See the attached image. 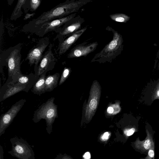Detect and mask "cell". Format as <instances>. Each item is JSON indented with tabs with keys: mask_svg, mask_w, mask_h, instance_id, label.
<instances>
[{
	"mask_svg": "<svg viewBox=\"0 0 159 159\" xmlns=\"http://www.w3.org/2000/svg\"><path fill=\"white\" fill-rule=\"evenodd\" d=\"M92 1L91 0H67L43 12L37 18L25 24L22 30L25 32L34 26L76 13L82 7Z\"/></svg>",
	"mask_w": 159,
	"mask_h": 159,
	"instance_id": "cell-1",
	"label": "cell"
},
{
	"mask_svg": "<svg viewBox=\"0 0 159 159\" xmlns=\"http://www.w3.org/2000/svg\"><path fill=\"white\" fill-rule=\"evenodd\" d=\"M21 44L19 43L3 52L0 55L1 63H5L8 68V79L6 82L14 83L22 75L20 70Z\"/></svg>",
	"mask_w": 159,
	"mask_h": 159,
	"instance_id": "cell-2",
	"label": "cell"
},
{
	"mask_svg": "<svg viewBox=\"0 0 159 159\" xmlns=\"http://www.w3.org/2000/svg\"><path fill=\"white\" fill-rule=\"evenodd\" d=\"M109 29L113 33L112 39L99 52L95 55L92 61H111L121 54L123 49L122 36L111 27Z\"/></svg>",
	"mask_w": 159,
	"mask_h": 159,
	"instance_id": "cell-3",
	"label": "cell"
},
{
	"mask_svg": "<svg viewBox=\"0 0 159 159\" xmlns=\"http://www.w3.org/2000/svg\"><path fill=\"white\" fill-rule=\"evenodd\" d=\"M55 98L51 97L43 103L34 112L33 120L35 123L44 119L46 123V130L49 134L52 132V125L58 118L57 105L55 104Z\"/></svg>",
	"mask_w": 159,
	"mask_h": 159,
	"instance_id": "cell-4",
	"label": "cell"
},
{
	"mask_svg": "<svg viewBox=\"0 0 159 159\" xmlns=\"http://www.w3.org/2000/svg\"><path fill=\"white\" fill-rule=\"evenodd\" d=\"M11 150L8 153L18 159H35L34 152L31 146L25 140L17 136L10 139Z\"/></svg>",
	"mask_w": 159,
	"mask_h": 159,
	"instance_id": "cell-5",
	"label": "cell"
},
{
	"mask_svg": "<svg viewBox=\"0 0 159 159\" xmlns=\"http://www.w3.org/2000/svg\"><path fill=\"white\" fill-rule=\"evenodd\" d=\"M76 13L68 16L54 19L43 24L34 26L25 31L34 34L40 37H43L47 33L56 32L65 23L76 16Z\"/></svg>",
	"mask_w": 159,
	"mask_h": 159,
	"instance_id": "cell-6",
	"label": "cell"
},
{
	"mask_svg": "<svg viewBox=\"0 0 159 159\" xmlns=\"http://www.w3.org/2000/svg\"><path fill=\"white\" fill-rule=\"evenodd\" d=\"M85 21L84 19L78 15L65 23L55 32L57 33L54 40L57 39L59 43L81 29V26Z\"/></svg>",
	"mask_w": 159,
	"mask_h": 159,
	"instance_id": "cell-7",
	"label": "cell"
},
{
	"mask_svg": "<svg viewBox=\"0 0 159 159\" xmlns=\"http://www.w3.org/2000/svg\"><path fill=\"white\" fill-rule=\"evenodd\" d=\"M49 38L46 37L39 40L37 44L30 49L25 59L29 61V64L31 66L35 64L34 68L38 67L46 48L50 44Z\"/></svg>",
	"mask_w": 159,
	"mask_h": 159,
	"instance_id": "cell-8",
	"label": "cell"
},
{
	"mask_svg": "<svg viewBox=\"0 0 159 159\" xmlns=\"http://www.w3.org/2000/svg\"><path fill=\"white\" fill-rule=\"evenodd\" d=\"M25 102V99L19 100L13 105L7 111L1 115L0 117V136L4 134L6 129L12 122Z\"/></svg>",
	"mask_w": 159,
	"mask_h": 159,
	"instance_id": "cell-9",
	"label": "cell"
},
{
	"mask_svg": "<svg viewBox=\"0 0 159 159\" xmlns=\"http://www.w3.org/2000/svg\"><path fill=\"white\" fill-rule=\"evenodd\" d=\"M52 44L50 43L48 50L43 54L38 67L34 68L35 73L39 76L44 72L47 73L48 71L52 70L55 67L57 59L52 52Z\"/></svg>",
	"mask_w": 159,
	"mask_h": 159,
	"instance_id": "cell-10",
	"label": "cell"
},
{
	"mask_svg": "<svg viewBox=\"0 0 159 159\" xmlns=\"http://www.w3.org/2000/svg\"><path fill=\"white\" fill-rule=\"evenodd\" d=\"M98 45L97 42L89 43L86 41L77 45L71 49L68 54V58L85 57L94 51Z\"/></svg>",
	"mask_w": 159,
	"mask_h": 159,
	"instance_id": "cell-11",
	"label": "cell"
},
{
	"mask_svg": "<svg viewBox=\"0 0 159 159\" xmlns=\"http://www.w3.org/2000/svg\"><path fill=\"white\" fill-rule=\"evenodd\" d=\"M26 87L25 84L17 82L14 83L6 82L0 89V102L4 101L20 92L24 91Z\"/></svg>",
	"mask_w": 159,
	"mask_h": 159,
	"instance_id": "cell-12",
	"label": "cell"
},
{
	"mask_svg": "<svg viewBox=\"0 0 159 159\" xmlns=\"http://www.w3.org/2000/svg\"><path fill=\"white\" fill-rule=\"evenodd\" d=\"M88 27H85L74 33L64 40L59 43L57 50L59 55H61L68 50L81 36L86 30Z\"/></svg>",
	"mask_w": 159,
	"mask_h": 159,
	"instance_id": "cell-13",
	"label": "cell"
},
{
	"mask_svg": "<svg viewBox=\"0 0 159 159\" xmlns=\"http://www.w3.org/2000/svg\"><path fill=\"white\" fill-rule=\"evenodd\" d=\"M39 76L36 74L31 73L28 75L22 74L18 79V83L26 85L24 91L28 92L38 81Z\"/></svg>",
	"mask_w": 159,
	"mask_h": 159,
	"instance_id": "cell-14",
	"label": "cell"
},
{
	"mask_svg": "<svg viewBox=\"0 0 159 159\" xmlns=\"http://www.w3.org/2000/svg\"><path fill=\"white\" fill-rule=\"evenodd\" d=\"M45 72L41 75L38 81L33 86L32 92L34 94L40 96L46 92L45 81L47 77L46 74Z\"/></svg>",
	"mask_w": 159,
	"mask_h": 159,
	"instance_id": "cell-15",
	"label": "cell"
},
{
	"mask_svg": "<svg viewBox=\"0 0 159 159\" xmlns=\"http://www.w3.org/2000/svg\"><path fill=\"white\" fill-rule=\"evenodd\" d=\"M60 74L56 73L53 75H49L47 76L45 81V91L49 92L57 86Z\"/></svg>",
	"mask_w": 159,
	"mask_h": 159,
	"instance_id": "cell-16",
	"label": "cell"
},
{
	"mask_svg": "<svg viewBox=\"0 0 159 159\" xmlns=\"http://www.w3.org/2000/svg\"><path fill=\"white\" fill-rule=\"evenodd\" d=\"M26 0H18L14 9L11 14L10 19L11 20H16L20 17L23 13L21 8L26 2Z\"/></svg>",
	"mask_w": 159,
	"mask_h": 159,
	"instance_id": "cell-17",
	"label": "cell"
},
{
	"mask_svg": "<svg viewBox=\"0 0 159 159\" xmlns=\"http://www.w3.org/2000/svg\"><path fill=\"white\" fill-rule=\"evenodd\" d=\"M109 16L113 20L121 23H126L130 19V17L128 15L121 13L111 14Z\"/></svg>",
	"mask_w": 159,
	"mask_h": 159,
	"instance_id": "cell-18",
	"label": "cell"
},
{
	"mask_svg": "<svg viewBox=\"0 0 159 159\" xmlns=\"http://www.w3.org/2000/svg\"><path fill=\"white\" fill-rule=\"evenodd\" d=\"M70 69L69 68L65 67L62 73L61 78L59 83V85H61L65 81L68 76L70 73Z\"/></svg>",
	"mask_w": 159,
	"mask_h": 159,
	"instance_id": "cell-19",
	"label": "cell"
},
{
	"mask_svg": "<svg viewBox=\"0 0 159 159\" xmlns=\"http://www.w3.org/2000/svg\"><path fill=\"white\" fill-rule=\"evenodd\" d=\"M41 0H31L30 1V8L32 11H35L41 3Z\"/></svg>",
	"mask_w": 159,
	"mask_h": 159,
	"instance_id": "cell-20",
	"label": "cell"
},
{
	"mask_svg": "<svg viewBox=\"0 0 159 159\" xmlns=\"http://www.w3.org/2000/svg\"><path fill=\"white\" fill-rule=\"evenodd\" d=\"M151 140L150 139H147L142 142L141 145L143 148L148 150L151 147Z\"/></svg>",
	"mask_w": 159,
	"mask_h": 159,
	"instance_id": "cell-21",
	"label": "cell"
},
{
	"mask_svg": "<svg viewBox=\"0 0 159 159\" xmlns=\"http://www.w3.org/2000/svg\"><path fill=\"white\" fill-rule=\"evenodd\" d=\"M98 102L95 99H92L89 105V107L90 109L92 110L95 109L97 107Z\"/></svg>",
	"mask_w": 159,
	"mask_h": 159,
	"instance_id": "cell-22",
	"label": "cell"
},
{
	"mask_svg": "<svg viewBox=\"0 0 159 159\" xmlns=\"http://www.w3.org/2000/svg\"><path fill=\"white\" fill-rule=\"evenodd\" d=\"M54 159H69L66 156L62 155L61 154H59L57 155Z\"/></svg>",
	"mask_w": 159,
	"mask_h": 159,
	"instance_id": "cell-23",
	"label": "cell"
},
{
	"mask_svg": "<svg viewBox=\"0 0 159 159\" xmlns=\"http://www.w3.org/2000/svg\"><path fill=\"white\" fill-rule=\"evenodd\" d=\"M4 152L3 147L1 145H0V159H4Z\"/></svg>",
	"mask_w": 159,
	"mask_h": 159,
	"instance_id": "cell-24",
	"label": "cell"
},
{
	"mask_svg": "<svg viewBox=\"0 0 159 159\" xmlns=\"http://www.w3.org/2000/svg\"><path fill=\"white\" fill-rule=\"evenodd\" d=\"M83 157L84 159H90L91 158L90 154L89 152H87L85 153Z\"/></svg>",
	"mask_w": 159,
	"mask_h": 159,
	"instance_id": "cell-25",
	"label": "cell"
},
{
	"mask_svg": "<svg viewBox=\"0 0 159 159\" xmlns=\"http://www.w3.org/2000/svg\"><path fill=\"white\" fill-rule=\"evenodd\" d=\"M135 131V129L134 128H132L129 130L127 133V135L128 136H129L132 134L134 133Z\"/></svg>",
	"mask_w": 159,
	"mask_h": 159,
	"instance_id": "cell-26",
	"label": "cell"
},
{
	"mask_svg": "<svg viewBox=\"0 0 159 159\" xmlns=\"http://www.w3.org/2000/svg\"><path fill=\"white\" fill-rule=\"evenodd\" d=\"M109 136V134L108 132H105L103 136H102V139L103 140H107Z\"/></svg>",
	"mask_w": 159,
	"mask_h": 159,
	"instance_id": "cell-27",
	"label": "cell"
},
{
	"mask_svg": "<svg viewBox=\"0 0 159 159\" xmlns=\"http://www.w3.org/2000/svg\"><path fill=\"white\" fill-rule=\"evenodd\" d=\"M148 156L151 157H153L154 156V152L153 150L152 149H150L148 152Z\"/></svg>",
	"mask_w": 159,
	"mask_h": 159,
	"instance_id": "cell-28",
	"label": "cell"
},
{
	"mask_svg": "<svg viewBox=\"0 0 159 159\" xmlns=\"http://www.w3.org/2000/svg\"><path fill=\"white\" fill-rule=\"evenodd\" d=\"M35 13H32L31 14H27L25 16V18L24 19V20H26V19H28L29 18H30V17L31 16H34V15Z\"/></svg>",
	"mask_w": 159,
	"mask_h": 159,
	"instance_id": "cell-29",
	"label": "cell"
},
{
	"mask_svg": "<svg viewBox=\"0 0 159 159\" xmlns=\"http://www.w3.org/2000/svg\"><path fill=\"white\" fill-rule=\"evenodd\" d=\"M114 111L113 107H109L107 109V112L109 113H112Z\"/></svg>",
	"mask_w": 159,
	"mask_h": 159,
	"instance_id": "cell-30",
	"label": "cell"
},
{
	"mask_svg": "<svg viewBox=\"0 0 159 159\" xmlns=\"http://www.w3.org/2000/svg\"><path fill=\"white\" fill-rule=\"evenodd\" d=\"M156 95L158 98H159V89L156 91Z\"/></svg>",
	"mask_w": 159,
	"mask_h": 159,
	"instance_id": "cell-31",
	"label": "cell"
}]
</instances>
